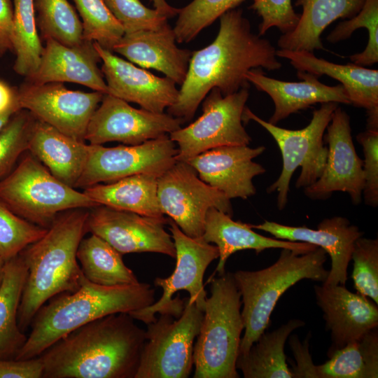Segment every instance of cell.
I'll return each instance as SVG.
<instances>
[{"label":"cell","mask_w":378,"mask_h":378,"mask_svg":"<svg viewBox=\"0 0 378 378\" xmlns=\"http://www.w3.org/2000/svg\"><path fill=\"white\" fill-rule=\"evenodd\" d=\"M218 33L211 43L192 52L184 81L175 103L167 113L183 120H192L206 94L217 88L223 96L248 88L246 73L255 68L269 71L281 67L276 50L270 41L255 34L240 8L225 12L220 18Z\"/></svg>","instance_id":"6da1fadb"},{"label":"cell","mask_w":378,"mask_h":378,"mask_svg":"<svg viewBox=\"0 0 378 378\" xmlns=\"http://www.w3.org/2000/svg\"><path fill=\"white\" fill-rule=\"evenodd\" d=\"M134 320L113 314L70 332L38 356L43 378H134L146 342Z\"/></svg>","instance_id":"7a4b0ae2"},{"label":"cell","mask_w":378,"mask_h":378,"mask_svg":"<svg viewBox=\"0 0 378 378\" xmlns=\"http://www.w3.org/2000/svg\"><path fill=\"white\" fill-rule=\"evenodd\" d=\"M87 209H72L58 215L46 234L19 254L28 271L18 314L23 332L46 302L80 288L83 272L76 254L88 232Z\"/></svg>","instance_id":"3957f363"},{"label":"cell","mask_w":378,"mask_h":378,"mask_svg":"<svg viewBox=\"0 0 378 378\" xmlns=\"http://www.w3.org/2000/svg\"><path fill=\"white\" fill-rule=\"evenodd\" d=\"M155 294L146 283L106 286L90 281L83 274L78 290L52 298L38 310L15 359L38 357L70 332L97 318L149 306L155 302Z\"/></svg>","instance_id":"277c9868"},{"label":"cell","mask_w":378,"mask_h":378,"mask_svg":"<svg viewBox=\"0 0 378 378\" xmlns=\"http://www.w3.org/2000/svg\"><path fill=\"white\" fill-rule=\"evenodd\" d=\"M327 253L321 248L307 252L281 248L277 260L257 271L233 273L241 293L244 333L239 354H246L270 326L271 314L281 296L303 279L323 283L329 271L324 267Z\"/></svg>","instance_id":"5b68a950"},{"label":"cell","mask_w":378,"mask_h":378,"mask_svg":"<svg viewBox=\"0 0 378 378\" xmlns=\"http://www.w3.org/2000/svg\"><path fill=\"white\" fill-rule=\"evenodd\" d=\"M193 348L195 378H238L236 362L244 330L241 293L233 273L211 280Z\"/></svg>","instance_id":"8992f818"},{"label":"cell","mask_w":378,"mask_h":378,"mask_svg":"<svg viewBox=\"0 0 378 378\" xmlns=\"http://www.w3.org/2000/svg\"><path fill=\"white\" fill-rule=\"evenodd\" d=\"M0 200L19 216L45 228L60 213L99 206L53 176L31 153L0 180Z\"/></svg>","instance_id":"52a82bcc"},{"label":"cell","mask_w":378,"mask_h":378,"mask_svg":"<svg viewBox=\"0 0 378 378\" xmlns=\"http://www.w3.org/2000/svg\"><path fill=\"white\" fill-rule=\"evenodd\" d=\"M338 104L322 103L320 108L313 111L308 125L301 130H292L279 127L267 122L247 106L242 114V121L252 120L265 128L274 138L282 156V169L278 178L267 188V193L277 191V206L284 209L288 202L290 179L298 167L301 172L295 182L297 188H306L321 175L328 155V147L323 144L325 130Z\"/></svg>","instance_id":"ba28073f"},{"label":"cell","mask_w":378,"mask_h":378,"mask_svg":"<svg viewBox=\"0 0 378 378\" xmlns=\"http://www.w3.org/2000/svg\"><path fill=\"white\" fill-rule=\"evenodd\" d=\"M169 230L176 249V266L167 278L157 277L155 286L162 288V297L152 304L128 313L134 319L148 324L156 319L155 314H169L178 318L184 308L186 298L180 295L173 298L179 290L189 293L188 301L204 310L206 292L203 277L208 266L218 258L219 252L216 245L206 242L202 237H191L169 218Z\"/></svg>","instance_id":"9c48e42d"},{"label":"cell","mask_w":378,"mask_h":378,"mask_svg":"<svg viewBox=\"0 0 378 378\" xmlns=\"http://www.w3.org/2000/svg\"><path fill=\"white\" fill-rule=\"evenodd\" d=\"M204 312L186 298L181 316L164 314L147 326L146 342L134 378H187L193 366L195 339Z\"/></svg>","instance_id":"30bf717a"},{"label":"cell","mask_w":378,"mask_h":378,"mask_svg":"<svg viewBox=\"0 0 378 378\" xmlns=\"http://www.w3.org/2000/svg\"><path fill=\"white\" fill-rule=\"evenodd\" d=\"M248 96V88L226 96L218 88H213L202 101V115L169 134L178 146L176 161L187 162L218 147L248 146L251 138L242 125Z\"/></svg>","instance_id":"8fae6325"},{"label":"cell","mask_w":378,"mask_h":378,"mask_svg":"<svg viewBox=\"0 0 378 378\" xmlns=\"http://www.w3.org/2000/svg\"><path fill=\"white\" fill-rule=\"evenodd\" d=\"M158 199L164 215L191 237H202L211 208L232 216L230 199L201 180L186 162L176 161L158 178Z\"/></svg>","instance_id":"7c38bea8"},{"label":"cell","mask_w":378,"mask_h":378,"mask_svg":"<svg viewBox=\"0 0 378 378\" xmlns=\"http://www.w3.org/2000/svg\"><path fill=\"white\" fill-rule=\"evenodd\" d=\"M178 148L168 134L138 145L105 147L89 144L88 157L76 188L114 182L135 175L159 177L176 162Z\"/></svg>","instance_id":"4fadbf2b"},{"label":"cell","mask_w":378,"mask_h":378,"mask_svg":"<svg viewBox=\"0 0 378 378\" xmlns=\"http://www.w3.org/2000/svg\"><path fill=\"white\" fill-rule=\"evenodd\" d=\"M183 120L168 113L136 108L128 102L104 94L87 127L85 141L103 145L118 141L138 145L181 127Z\"/></svg>","instance_id":"5bb4252c"},{"label":"cell","mask_w":378,"mask_h":378,"mask_svg":"<svg viewBox=\"0 0 378 378\" xmlns=\"http://www.w3.org/2000/svg\"><path fill=\"white\" fill-rule=\"evenodd\" d=\"M104 94L67 89L62 83L26 81L18 90L20 108L74 139L85 141L89 121Z\"/></svg>","instance_id":"9a60e30c"},{"label":"cell","mask_w":378,"mask_h":378,"mask_svg":"<svg viewBox=\"0 0 378 378\" xmlns=\"http://www.w3.org/2000/svg\"><path fill=\"white\" fill-rule=\"evenodd\" d=\"M169 218H155L99 205L89 211L87 230L122 255L158 253L175 258L172 235L164 229Z\"/></svg>","instance_id":"2e32d148"},{"label":"cell","mask_w":378,"mask_h":378,"mask_svg":"<svg viewBox=\"0 0 378 378\" xmlns=\"http://www.w3.org/2000/svg\"><path fill=\"white\" fill-rule=\"evenodd\" d=\"M326 129V162L317 181L304 188V194L312 200H326L334 192H344L358 205L362 200L365 174L363 162L352 140L349 115L338 106Z\"/></svg>","instance_id":"e0dca14e"},{"label":"cell","mask_w":378,"mask_h":378,"mask_svg":"<svg viewBox=\"0 0 378 378\" xmlns=\"http://www.w3.org/2000/svg\"><path fill=\"white\" fill-rule=\"evenodd\" d=\"M93 45L102 61L101 71L108 94L127 102L136 103L141 108L154 113H164L175 103L178 90L174 80L137 67L96 42Z\"/></svg>","instance_id":"ac0fdd59"},{"label":"cell","mask_w":378,"mask_h":378,"mask_svg":"<svg viewBox=\"0 0 378 378\" xmlns=\"http://www.w3.org/2000/svg\"><path fill=\"white\" fill-rule=\"evenodd\" d=\"M249 225L252 229L266 232L276 239L308 243L323 248L331 259L330 270L323 283L328 286H345L355 242L363 234L358 227L342 216L325 218L318 223L316 229L285 225L269 220L258 225L249 223Z\"/></svg>","instance_id":"d6986e66"},{"label":"cell","mask_w":378,"mask_h":378,"mask_svg":"<svg viewBox=\"0 0 378 378\" xmlns=\"http://www.w3.org/2000/svg\"><path fill=\"white\" fill-rule=\"evenodd\" d=\"M265 150L264 146H221L204 151L186 162L201 180L229 199L246 200L255 194L253 178L265 172L261 164L253 161Z\"/></svg>","instance_id":"ffe728a7"},{"label":"cell","mask_w":378,"mask_h":378,"mask_svg":"<svg viewBox=\"0 0 378 378\" xmlns=\"http://www.w3.org/2000/svg\"><path fill=\"white\" fill-rule=\"evenodd\" d=\"M318 306L330 332L328 356L378 327L377 304L343 285L314 286Z\"/></svg>","instance_id":"44dd1931"},{"label":"cell","mask_w":378,"mask_h":378,"mask_svg":"<svg viewBox=\"0 0 378 378\" xmlns=\"http://www.w3.org/2000/svg\"><path fill=\"white\" fill-rule=\"evenodd\" d=\"M100 61L93 42L85 41L78 46H67L48 38L37 70L26 81L74 83L108 94L104 75L97 66Z\"/></svg>","instance_id":"7402d4cb"},{"label":"cell","mask_w":378,"mask_h":378,"mask_svg":"<svg viewBox=\"0 0 378 378\" xmlns=\"http://www.w3.org/2000/svg\"><path fill=\"white\" fill-rule=\"evenodd\" d=\"M173 28L166 23L157 29L125 33L113 52L144 69H154L181 85L187 74L192 52L176 44Z\"/></svg>","instance_id":"603a6c76"},{"label":"cell","mask_w":378,"mask_h":378,"mask_svg":"<svg viewBox=\"0 0 378 378\" xmlns=\"http://www.w3.org/2000/svg\"><path fill=\"white\" fill-rule=\"evenodd\" d=\"M300 82L279 80L265 76L261 68L249 70L246 79L266 92L272 99L274 111L269 122L276 125L290 114L317 103L336 102L351 104L342 84L326 85L312 74L298 71Z\"/></svg>","instance_id":"cb8c5ba5"},{"label":"cell","mask_w":378,"mask_h":378,"mask_svg":"<svg viewBox=\"0 0 378 378\" xmlns=\"http://www.w3.org/2000/svg\"><path fill=\"white\" fill-rule=\"evenodd\" d=\"M202 237L206 242L215 244L218 249L219 261L216 268L218 276L225 272L228 258L239 251L253 249L258 254L267 248H288L307 253L318 247L261 235L253 231L249 223L234 221L231 216L216 208L206 213Z\"/></svg>","instance_id":"d4e9b609"},{"label":"cell","mask_w":378,"mask_h":378,"mask_svg":"<svg viewBox=\"0 0 378 378\" xmlns=\"http://www.w3.org/2000/svg\"><path fill=\"white\" fill-rule=\"evenodd\" d=\"M28 150L53 176L76 188L87 162L89 144L69 136L35 118Z\"/></svg>","instance_id":"484cf974"},{"label":"cell","mask_w":378,"mask_h":378,"mask_svg":"<svg viewBox=\"0 0 378 378\" xmlns=\"http://www.w3.org/2000/svg\"><path fill=\"white\" fill-rule=\"evenodd\" d=\"M276 56L290 60L298 71L323 75L340 81L347 93L351 104L367 111L378 110V71L356 64H338L316 57L312 52L280 49Z\"/></svg>","instance_id":"4316f807"},{"label":"cell","mask_w":378,"mask_h":378,"mask_svg":"<svg viewBox=\"0 0 378 378\" xmlns=\"http://www.w3.org/2000/svg\"><path fill=\"white\" fill-rule=\"evenodd\" d=\"M365 0H296L302 7L295 28L283 34L277 44L281 49L307 50L323 49L321 35L324 29L339 18L349 19L362 8Z\"/></svg>","instance_id":"83f0119b"},{"label":"cell","mask_w":378,"mask_h":378,"mask_svg":"<svg viewBox=\"0 0 378 378\" xmlns=\"http://www.w3.org/2000/svg\"><path fill=\"white\" fill-rule=\"evenodd\" d=\"M158 178L150 174H135L114 182L90 186L83 192L99 206L162 218L164 215L158 199Z\"/></svg>","instance_id":"f1b7e54d"},{"label":"cell","mask_w":378,"mask_h":378,"mask_svg":"<svg viewBox=\"0 0 378 378\" xmlns=\"http://www.w3.org/2000/svg\"><path fill=\"white\" fill-rule=\"evenodd\" d=\"M304 325L290 319L272 332H264L245 354H239L236 368L245 378H293L284 346L291 332Z\"/></svg>","instance_id":"f546056e"},{"label":"cell","mask_w":378,"mask_h":378,"mask_svg":"<svg viewBox=\"0 0 378 378\" xmlns=\"http://www.w3.org/2000/svg\"><path fill=\"white\" fill-rule=\"evenodd\" d=\"M20 255L6 262L0 286V358H15L27 336L18 325V314L27 276Z\"/></svg>","instance_id":"4dcf8cb0"},{"label":"cell","mask_w":378,"mask_h":378,"mask_svg":"<svg viewBox=\"0 0 378 378\" xmlns=\"http://www.w3.org/2000/svg\"><path fill=\"white\" fill-rule=\"evenodd\" d=\"M76 255L83 275L94 284L115 286L139 282L125 265L122 255L96 234L83 238Z\"/></svg>","instance_id":"1f68e13d"},{"label":"cell","mask_w":378,"mask_h":378,"mask_svg":"<svg viewBox=\"0 0 378 378\" xmlns=\"http://www.w3.org/2000/svg\"><path fill=\"white\" fill-rule=\"evenodd\" d=\"M316 365L317 378H377L378 331L374 328Z\"/></svg>","instance_id":"d6a6232c"},{"label":"cell","mask_w":378,"mask_h":378,"mask_svg":"<svg viewBox=\"0 0 378 378\" xmlns=\"http://www.w3.org/2000/svg\"><path fill=\"white\" fill-rule=\"evenodd\" d=\"M34 0H14L13 50L15 71L29 77L37 70L43 46L38 34Z\"/></svg>","instance_id":"836d02e7"},{"label":"cell","mask_w":378,"mask_h":378,"mask_svg":"<svg viewBox=\"0 0 378 378\" xmlns=\"http://www.w3.org/2000/svg\"><path fill=\"white\" fill-rule=\"evenodd\" d=\"M36 24L43 38L67 46L83 43V27L67 0H34Z\"/></svg>","instance_id":"e575fe53"},{"label":"cell","mask_w":378,"mask_h":378,"mask_svg":"<svg viewBox=\"0 0 378 378\" xmlns=\"http://www.w3.org/2000/svg\"><path fill=\"white\" fill-rule=\"evenodd\" d=\"M82 19L85 41L96 42L113 52L125 34L122 26L114 18L104 0H74Z\"/></svg>","instance_id":"d590c367"},{"label":"cell","mask_w":378,"mask_h":378,"mask_svg":"<svg viewBox=\"0 0 378 378\" xmlns=\"http://www.w3.org/2000/svg\"><path fill=\"white\" fill-rule=\"evenodd\" d=\"M246 0H192L180 8L173 30L176 42L189 43L225 12Z\"/></svg>","instance_id":"8d00e7d4"},{"label":"cell","mask_w":378,"mask_h":378,"mask_svg":"<svg viewBox=\"0 0 378 378\" xmlns=\"http://www.w3.org/2000/svg\"><path fill=\"white\" fill-rule=\"evenodd\" d=\"M368 31L365 49L350 56L352 63L364 66L378 62V0H365L360 10L354 17L340 22L328 34L327 40L337 43L346 39L358 28Z\"/></svg>","instance_id":"74e56055"},{"label":"cell","mask_w":378,"mask_h":378,"mask_svg":"<svg viewBox=\"0 0 378 378\" xmlns=\"http://www.w3.org/2000/svg\"><path fill=\"white\" fill-rule=\"evenodd\" d=\"M47 230L19 216L0 200V256L6 262L41 239Z\"/></svg>","instance_id":"f35d334b"},{"label":"cell","mask_w":378,"mask_h":378,"mask_svg":"<svg viewBox=\"0 0 378 378\" xmlns=\"http://www.w3.org/2000/svg\"><path fill=\"white\" fill-rule=\"evenodd\" d=\"M35 120L28 111L15 113L0 132V180L13 169L20 156L28 150L29 139Z\"/></svg>","instance_id":"ab89813d"},{"label":"cell","mask_w":378,"mask_h":378,"mask_svg":"<svg viewBox=\"0 0 378 378\" xmlns=\"http://www.w3.org/2000/svg\"><path fill=\"white\" fill-rule=\"evenodd\" d=\"M351 260V278L356 293L378 304V240L359 237L355 242Z\"/></svg>","instance_id":"60d3db41"},{"label":"cell","mask_w":378,"mask_h":378,"mask_svg":"<svg viewBox=\"0 0 378 378\" xmlns=\"http://www.w3.org/2000/svg\"><path fill=\"white\" fill-rule=\"evenodd\" d=\"M110 12L122 26L125 33L157 29L168 18L157 9L145 6L140 0H104Z\"/></svg>","instance_id":"b9f144b4"},{"label":"cell","mask_w":378,"mask_h":378,"mask_svg":"<svg viewBox=\"0 0 378 378\" xmlns=\"http://www.w3.org/2000/svg\"><path fill=\"white\" fill-rule=\"evenodd\" d=\"M249 8L261 18L258 35L263 36L272 27L283 34L292 31L298 24L300 15L292 6L291 0H253Z\"/></svg>","instance_id":"7bdbcfd3"},{"label":"cell","mask_w":378,"mask_h":378,"mask_svg":"<svg viewBox=\"0 0 378 378\" xmlns=\"http://www.w3.org/2000/svg\"><path fill=\"white\" fill-rule=\"evenodd\" d=\"M356 140L362 146L364 154L363 168L365 183L363 190L365 203L378 206V130L367 129L359 133Z\"/></svg>","instance_id":"ee69618b"},{"label":"cell","mask_w":378,"mask_h":378,"mask_svg":"<svg viewBox=\"0 0 378 378\" xmlns=\"http://www.w3.org/2000/svg\"><path fill=\"white\" fill-rule=\"evenodd\" d=\"M40 358L17 360L0 358V378H43Z\"/></svg>","instance_id":"f6af8a7d"},{"label":"cell","mask_w":378,"mask_h":378,"mask_svg":"<svg viewBox=\"0 0 378 378\" xmlns=\"http://www.w3.org/2000/svg\"><path fill=\"white\" fill-rule=\"evenodd\" d=\"M307 335L303 343L300 342L296 335L290 337L289 344L296 360V364H292L290 369L293 378H317L316 365H314L309 351V340Z\"/></svg>","instance_id":"bcb514c9"},{"label":"cell","mask_w":378,"mask_h":378,"mask_svg":"<svg viewBox=\"0 0 378 378\" xmlns=\"http://www.w3.org/2000/svg\"><path fill=\"white\" fill-rule=\"evenodd\" d=\"M13 8L10 0H0V48L13 50Z\"/></svg>","instance_id":"7dc6e473"},{"label":"cell","mask_w":378,"mask_h":378,"mask_svg":"<svg viewBox=\"0 0 378 378\" xmlns=\"http://www.w3.org/2000/svg\"><path fill=\"white\" fill-rule=\"evenodd\" d=\"M18 100V90L0 80V115L20 110Z\"/></svg>","instance_id":"c3c4849f"},{"label":"cell","mask_w":378,"mask_h":378,"mask_svg":"<svg viewBox=\"0 0 378 378\" xmlns=\"http://www.w3.org/2000/svg\"><path fill=\"white\" fill-rule=\"evenodd\" d=\"M155 9L164 15L168 19L178 15L180 8L170 6L165 0H153Z\"/></svg>","instance_id":"681fc988"},{"label":"cell","mask_w":378,"mask_h":378,"mask_svg":"<svg viewBox=\"0 0 378 378\" xmlns=\"http://www.w3.org/2000/svg\"><path fill=\"white\" fill-rule=\"evenodd\" d=\"M16 113V112H15ZM14 112H8L2 115H0V132L6 124L8 122L10 118L14 114Z\"/></svg>","instance_id":"f907efd6"},{"label":"cell","mask_w":378,"mask_h":378,"mask_svg":"<svg viewBox=\"0 0 378 378\" xmlns=\"http://www.w3.org/2000/svg\"><path fill=\"white\" fill-rule=\"evenodd\" d=\"M6 261L0 256V286L2 283Z\"/></svg>","instance_id":"816d5d0a"},{"label":"cell","mask_w":378,"mask_h":378,"mask_svg":"<svg viewBox=\"0 0 378 378\" xmlns=\"http://www.w3.org/2000/svg\"><path fill=\"white\" fill-rule=\"evenodd\" d=\"M4 52L3 50L0 48V56Z\"/></svg>","instance_id":"f5cc1de1"}]
</instances>
